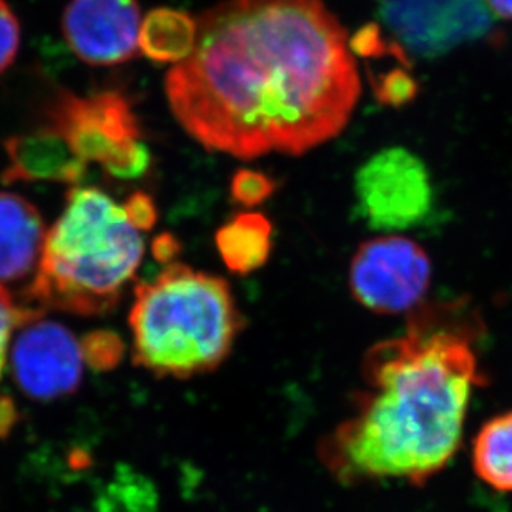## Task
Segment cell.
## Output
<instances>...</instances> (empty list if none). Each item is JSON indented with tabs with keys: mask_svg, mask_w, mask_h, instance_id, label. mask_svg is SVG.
I'll use <instances>...</instances> for the list:
<instances>
[{
	"mask_svg": "<svg viewBox=\"0 0 512 512\" xmlns=\"http://www.w3.org/2000/svg\"><path fill=\"white\" fill-rule=\"evenodd\" d=\"M85 363L95 370H112L124 358V341L112 331H92L80 340Z\"/></svg>",
	"mask_w": 512,
	"mask_h": 512,
	"instance_id": "cell-17",
	"label": "cell"
},
{
	"mask_svg": "<svg viewBox=\"0 0 512 512\" xmlns=\"http://www.w3.org/2000/svg\"><path fill=\"white\" fill-rule=\"evenodd\" d=\"M137 0H70L62 30L70 49L90 65L124 64L138 50Z\"/></svg>",
	"mask_w": 512,
	"mask_h": 512,
	"instance_id": "cell-11",
	"label": "cell"
},
{
	"mask_svg": "<svg viewBox=\"0 0 512 512\" xmlns=\"http://www.w3.org/2000/svg\"><path fill=\"white\" fill-rule=\"evenodd\" d=\"M198 37V20L182 10L160 7L142 20L138 47L155 62L180 64L190 57Z\"/></svg>",
	"mask_w": 512,
	"mask_h": 512,
	"instance_id": "cell-14",
	"label": "cell"
},
{
	"mask_svg": "<svg viewBox=\"0 0 512 512\" xmlns=\"http://www.w3.org/2000/svg\"><path fill=\"white\" fill-rule=\"evenodd\" d=\"M178 252V243L172 235H160V237L155 238V242H153V255L157 258L158 261H163V263H170L173 256L177 255Z\"/></svg>",
	"mask_w": 512,
	"mask_h": 512,
	"instance_id": "cell-25",
	"label": "cell"
},
{
	"mask_svg": "<svg viewBox=\"0 0 512 512\" xmlns=\"http://www.w3.org/2000/svg\"><path fill=\"white\" fill-rule=\"evenodd\" d=\"M409 67L389 70L373 80L376 99L388 107H404L413 102L418 95V82L409 74Z\"/></svg>",
	"mask_w": 512,
	"mask_h": 512,
	"instance_id": "cell-18",
	"label": "cell"
},
{
	"mask_svg": "<svg viewBox=\"0 0 512 512\" xmlns=\"http://www.w3.org/2000/svg\"><path fill=\"white\" fill-rule=\"evenodd\" d=\"M125 212L133 227L145 232L157 222V208L153 205L152 198L147 193H132L124 203Z\"/></svg>",
	"mask_w": 512,
	"mask_h": 512,
	"instance_id": "cell-23",
	"label": "cell"
},
{
	"mask_svg": "<svg viewBox=\"0 0 512 512\" xmlns=\"http://www.w3.org/2000/svg\"><path fill=\"white\" fill-rule=\"evenodd\" d=\"M44 122L82 162L99 163L112 177L137 178L148 168L150 153L140 140L137 115L122 92H60L45 109Z\"/></svg>",
	"mask_w": 512,
	"mask_h": 512,
	"instance_id": "cell-5",
	"label": "cell"
},
{
	"mask_svg": "<svg viewBox=\"0 0 512 512\" xmlns=\"http://www.w3.org/2000/svg\"><path fill=\"white\" fill-rule=\"evenodd\" d=\"M243 323L222 276L168 263L135 286L128 315L133 363L158 378L205 375L227 360Z\"/></svg>",
	"mask_w": 512,
	"mask_h": 512,
	"instance_id": "cell-3",
	"label": "cell"
},
{
	"mask_svg": "<svg viewBox=\"0 0 512 512\" xmlns=\"http://www.w3.org/2000/svg\"><path fill=\"white\" fill-rule=\"evenodd\" d=\"M381 17L396 39L421 57H439L493 30L484 0H383Z\"/></svg>",
	"mask_w": 512,
	"mask_h": 512,
	"instance_id": "cell-8",
	"label": "cell"
},
{
	"mask_svg": "<svg viewBox=\"0 0 512 512\" xmlns=\"http://www.w3.org/2000/svg\"><path fill=\"white\" fill-rule=\"evenodd\" d=\"M168 105L200 145L242 160L301 155L350 122L361 94L350 42L321 0H223L165 77Z\"/></svg>",
	"mask_w": 512,
	"mask_h": 512,
	"instance_id": "cell-1",
	"label": "cell"
},
{
	"mask_svg": "<svg viewBox=\"0 0 512 512\" xmlns=\"http://www.w3.org/2000/svg\"><path fill=\"white\" fill-rule=\"evenodd\" d=\"M433 266L409 238L384 235L361 243L350 265V288L366 310L399 315L416 310L431 286Z\"/></svg>",
	"mask_w": 512,
	"mask_h": 512,
	"instance_id": "cell-7",
	"label": "cell"
},
{
	"mask_svg": "<svg viewBox=\"0 0 512 512\" xmlns=\"http://www.w3.org/2000/svg\"><path fill=\"white\" fill-rule=\"evenodd\" d=\"M361 217L378 232H401L423 222L433 207L428 167L408 148H384L355 175Z\"/></svg>",
	"mask_w": 512,
	"mask_h": 512,
	"instance_id": "cell-6",
	"label": "cell"
},
{
	"mask_svg": "<svg viewBox=\"0 0 512 512\" xmlns=\"http://www.w3.org/2000/svg\"><path fill=\"white\" fill-rule=\"evenodd\" d=\"M275 182L266 173L242 168L233 175L230 192L235 202L245 207H255L265 202L275 192Z\"/></svg>",
	"mask_w": 512,
	"mask_h": 512,
	"instance_id": "cell-19",
	"label": "cell"
},
{
	"mask_svg": "<svg viewBox=\"0 0 512 512\" xmlns=\"http://www.w3.org/2000/svg\"><path fill=\"white\" fill-rule=\"evenodd\" d=\"M4 147L9 158L2 173L5 185L19 182L75 185L87 170V163L75 155L67 140L44 124L32 132L7 138Z\"/></svg>",
	"mask_w": 512,
	"mask_h": 512,
	"instance_id": "cell-12",
	"label": "cell"
},
{
	"mask_svg": "<svg viewBox=\"0 0 512 512\" xmlns=\"http://www.w3.org/2000/svg\"><path fill=\"white\" fill-rule=\"evenodd\" d=\"M350 47L355 50L356 54L368 57V59L389 55V57H396V59L408 60L403 47L399 44H391V42L384 39L380 27L375 24L363 27L351 40Z\"/></svg>",
	"mask_w": 512,
	"mask_h": 512,
	"instance_id": "cell-21",
	"label": "cell"
},
{
	"mask_svg": "<svg viewBox=\"0 0 512 512\" xmlns=\"http://www.w3.org/2000/svg\"><path fill=\"white\" fill-rule=\"evenodd\" d=\"M157 509V489L135 469H117L97 498V512H157Z\"/></svg>",
	"mask_w": 512,
	"mask_h": 512,
	"instance_id": "cell-16",
	"label": "cell"
},
{
	"mask_svg": "<svg viewBox=\"0 0 512 512\" xmlns=\"http://www.w3.org/2000/svg\"><path fill=\"white\" fill-rule=\"evenodd\" d=\"M20 47V24L14 10L0 0V74L14 64Z\"/></svg>",
	"mask_w": 512,
	"mask_h": 512,
	"instance_id": "cell-22",
	"label": "cell"
},
{
	"mask_svg": "<svg viewBox=\"0 0 512 512\" xmlns=\"http://www.w3.org/2000/svg\"><path fill=\"white\" fill-rule=\"evenodd\" d=\"M488 9L501 19L512 20V0H484Z\"/></svg>",
	"mask_w": 512,
	"mask_h": 512,
	"instance_id": "cell-26",
	"label": "cell"
},
{
	"mask_svg": "<svg viewBox=\"0 0 512 512\" xmlns=\"http://www.w3.org/2000/svg\"><path fill=\"white\" fill-rule=\"evenodd\" d=\"M481 333L476 310L453 301L414 311L403 335L366 353V391L321 446L338 481L423 486L448 466L463 441L474 388L486 384L476 353Z\"/></svg>",
	"mask_w": 512,
	"mask_h": 512,
	"instance_id": "cell-2",
	"label": "cell"
},
{
	"mask_svg": "<svg viewBox=\"0 0 512 512\" xmlns=\"http://www.w3.org/2000/svg\"><path fill=\"white\" fill-rule=\"evenodd\" d=\"M47 227L39 210L17 193L0 192V290L22 310L42 316L37 301Z\"/></svg>",
	"mask_w": 512,
	"mask_h": 512,
	"instance_id": "cell-10",
	"label": "cell"
},
{
	"mask_svg": "<svg viewBox=\"0 0 512 512\" xmlns=\"http://www.w3.org/2000/svg\"><path fill=\"white\" fill-rule=\"evenodd\" d=\"M17 424V408L9 396H0V439H7Z\"/></svg>",
	"mask_w": 512,
	"mask_h": 512,
	"instance_id": "cell-24",
	"label": "cell"
},
{
	"mask_svg": "<svg viewBox=\"0 0 512 512\" xmlns=\"http://www.w3.org/2000/svg\"><path fill=\"white\" fill-rule=\"evenodd\" d=\"M271 223L261 213H240L217 232V250L228 270L248 275L260 270L271 253Z\"/></svg>",
	"mask_w": 512,
	"mask_h": 512,
	"instance_id": "cell-13",
	"label": "cell"
},
{
	"mask_svg": "<svg viewBox=\"0 0 512 512\" xmlns=\"http://www.w3.org/2000/svg\"><path fill=\"white\" fill-rule=\"evenodd\" d=\"M142 232L99 188L74 187L49 228L37 301L42 310L100 316L114 310L142 263Z\"/></svg>",
	"mask_w": 512,
	"mask_h": 512,
	"instance_id": "cell-4",
	"label": "cell"
},
{
	"mask_svg": "<svg viewBox=\"0 0 512 512\" xmlns=\"http://www.w3.org/2000/svg\"><path fill=\"white\" fill-rule=\"evenodd\" d=\"M12 375L27 398L49 403L75 393L84 378L80 340L55 321H30L20 326L10 346Z\"/></svg>",
	"mask_w": 512,
	"mask_h": 512,
	"instance_id": "cell-9",
	"label": "cell"
},
{
	"mask_svg": "<svg viewBox=\"0 0 512 512\" xmlns=\"http://www.w3.org/2000/svg\"><path fill=\"white\" fill-rule=\"evenodd\" d=\"M39 318L42 316L22 310L7 293L0 290V378L4 375L5 365L9 361L10 343L15 330Z\"/></svg>",
	"mask_w": 512,
	"mask_h": 512,
	"instance_id": "cell-20",
	"label": "cell"
},
{
	"mask_svg": "<svg viewBox=\"0 0 512 512\" xmlns=\"http://www.w3.org/2000/svg\"><path fill=\"white\" fill-rule=\"evenodd\" d=\"M474 473L491 488L512 491V411L489 419L473 443Z\"/></svg>",
	"mask_w": 512,
	"mask_h": 512,
	"instance_id": "cell-15",
	"label": "cell"
}]
</instances>
